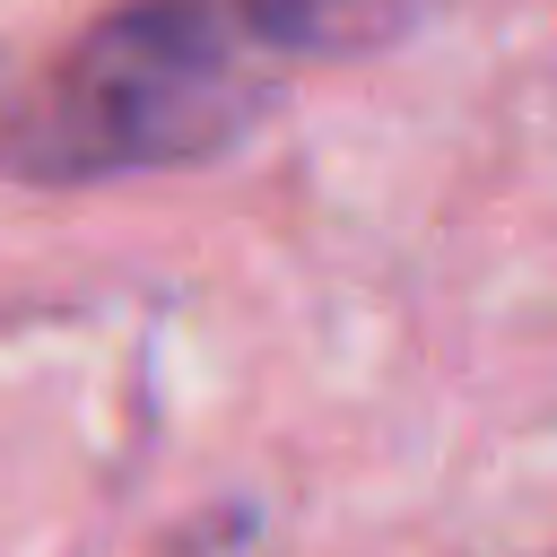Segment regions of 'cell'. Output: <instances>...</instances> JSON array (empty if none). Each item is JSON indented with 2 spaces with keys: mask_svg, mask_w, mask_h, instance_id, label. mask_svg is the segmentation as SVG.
Instances as JSON below:
<instances>
[{
  "mask_svg": "<svg viewBox=\"0 0 557 557\" xmlns=\"http://www.w3.org/2000/svg\"><path fill=\"white\" fill-rule=\"evenodd\" d=\"M252 113L244 44L191 0H139L87 26L52 78V131L78 165H174L235 139Z\"/></svg>",
  "mask_w": 557,
  "mask_h": 557,
  "instance_id": "obj_1",
  "label": "cell"
},
{
  "mask_svg": "<svg viewBox=\"0 0 557 557\" xmlns=\"http://www.w3.org/2000/svg\"><path fill=\"white\" fill-rule=\"evenodd\" d=\"M426 0H244V26L287 52H366L392 44Z\"/></svg>",
  "mask_w": 557,
  "mask_h": 557,
  "instance_id": "obj_2",
  "label": "cell"
}]
</instances>
